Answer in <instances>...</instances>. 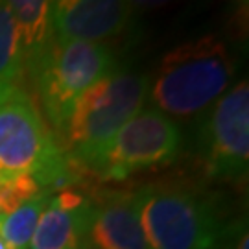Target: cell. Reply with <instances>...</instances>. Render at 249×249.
<instances>
[{"mask_svg": "<svg viewBox=\"0 0 249 249\" xmlns=\"http://www.w3.org/2000/svg\"><path fill=\"white\" fill-rule=\"evenodd\" d=\"M234 76L227 43L201 36L162 55L151 83V100L168 116H192L222 98Z\"/></svg>", "mask_w": 249, "mask_h": 249, "instance_id": "obj_1", "label": "cell"}, {"mask_svg": "<svg viewBox=\"0 0 249 249\" xmlns=\"http://www.w3.org/2000/svg\"><path fill=\"white\" fill-rule=\"evenodd\" d=\"M148 89L146 76L113 71L85 90L61 129L74 157L94 164L118 129L142 109Z\"/></svg>", "mask_w": 249, "mask_h": 249, "instance_id": "obj_2", "label": "cell"}, {"mask_svg": "<svg viewBox=\"0 0 249 249\" xmlns=\"http://www.w3.org/2000/svg\"><path fill=\"white\" fill-rule=\"evenodd\" d=\"M137 196L139 220L150 249H214L220 222L205 199L185 190L146 188Z\"/></svg>", "mask_w": 249, "mask_h": 249, "instance_id": "obj_3", "label": "cell"}, {"mask_svg": "<svg viewBox=\"0 0 249 249\" xmlns=\"http://www.w3.org/2000/svg\"><path fill=\"white\" fill-rule=\"evenodd\" d=\"M46 115L61 131L72 106L85 90L113 72V53L102 43L55 41L37 61Z\"/></svg>", "mask_w": 249, "mask_h": 249, "instance_id": "obj_4", "label": "cell"}, {"mask_svg": "<svg viewBox=\"0 0 249 249\" xmlns=\"http://www.w3.org/2000/svg\"><path fill=\"white\" fill-rule=\"evenodd\" d=\"M63 157L36 106L18 89L0 98V176H34L52 183Z\"/></svg>", "mask_w": 249, "mask_h": 249, "instance_id": "obj_5", "label": "cell"}, {"mask_svg": "<svg viewBox=\"0 0 249 249\" xmlns=\"http://www.w3.org/2000/svg\"><path fill=\"white\" fill-rule=\"evenodd\" d=\"M176 122L157 109H141L111 139L92 164L104 179L122 181L133 172L166 164L178 155Z\"/></svg>", "mask_w": 249, "mask_h": 249, "instance_id": "obj_6", "label": "cell"}, {"mask_svg": "<svg viewBox=\"0 0 249 249\" xmlns=\"http://www.w3.org/2000/svg\"><path fill=\"white\" fill-rule=\"evenodd\" d=\"M207 174L213 178H240L249 160V83L238 81L216 100L205 129Z\"/></svg>", "mask_w": 249, "mask_h": 249, "instance_id": "obj_7", "label": "cell"}, {"mask_svg": "<svg viewBox=\"0 0 249 249\" xmlns=\"http://www.w3.org/2000/svg\"><path fill=\"white\" fill-rule=\"evenodd\" d=\"M133 15V4L120 0H59L52 6L57 41L100 43L122 34Z\"/></svg>", "mask_w": 249, "mask_h": 249, "instance_id": "obj_8", "label": "cell"}, {"mask_svg": "<svg viewBox=\"0 0 249 249\" xmlns=\"http://www.w3.org/2000/svg\"><path fill=\"white\" fill-rule=\"evenodd\" d=\"M92 207L74 188H63L48 197L30 249H80L89 231Z\"/></svg>", "mask_w": 249, "mask_h": 249, "instance_id": "obj_9", "label": "cell"}, {"mask_svg": "<svg viewBox=\"0 0 249 249\" xmlns=\"http://www.w3.org/2000/svg\"><path fill=\"white\" fill-rule=\"evenodd\" d=\"M87 234L98 249H150L139 220L137 196L120 194L92 209Z\"/></svg>", "mask_w": 249, "mask_h": 249, "instance_id": "obj_10", "label": "cell"}, {"mask_svg": "<svg viewBox=\"0 0 249 249\" xmlns=\"http://www.w3.org/2000/svg\"><path fill=\"white\" fill-rule=\"evenodd\" d=\"M13 15L17 34L22 43L24 57L30 63H37L50 46L52 30V6L48 0H11L8 2Z\"/></svg>", "mask_w": 249, "mask_h": 249, "instance_id": "obj_11", "label": "cell"}, {"mask_svg": "<svg viewBox=\"0 0 249 249\" xmlns=\"http://www.w3.org/2000/svg\"><path fill=\"white\" fill-rule=\"evenodd\" d=\"M24 61L22 43L8 2H0V90L17 89Z\"/></svg>", "mask_w": 249, "mask_h": 249, "instance_id": "obj_12", "label": "cell"}, {"mask_svg": "<svg viewBox=\"0 0 249 249\" xmlns=\"http://www.w3.org/2000/svg\"><path fill=\"white\" fill-rule=\"evenodd\" d=\"M46 203L48 196L41 194L0 220V236L9 249H28Z\"/></svg>", "mask_w": 249, "mask_h": 249, "instance_id": "obj_13", "label": "cell"}, {"mask_svg": "<svg viewBox=\"0 0 249 249\" xmlns=\"http://www.w3.org/2000/svg\"><path fill=\"white\" fill-rule=\"evenodd\" d=\"M41 194L43 187L34 176H0V220Z\"/></svg>", "mask_w": 249, "mask_h": 249, "instance_id": "obj_14", "label": "cell"}, {"mask_svg": "<svg viewBox=\"0 0 249 249\" xmlns=\"http://www.w3.org/2000/svg\"><path fill=\"white\" fill-rule=\"evenodd\" d=\"M236 249H249V236H248V231L242 232L240 242H238V246H236Z\"/></svg>", "mask_w": 249, "mask_h": 249, "instance_id": "obj_15", "label": "cell"}, {"mask_svg": "<svg viewBox=\"0 0 249 249\" xmlns=\"http://www.w3.org/2000/svg\"><path fill=\"white\" fill-rule=\"evenodd\" d=\"M0 249H9L8 246H6V242H4V238L0 236Z\"/></svg>", "mask_w": 249, "mask_h": 249, "instance_id": "obj_16", "label": "cell"}, {"mask_svg": "<svg viewBox=\"0 0 249 249\" xmlns=\"http://www.w3.org/2000/svg\"><path fill=\"white\" fill-rule=\"evenodd\" d=\"M6 92H8V90H6ZM6 92H4V90H0V98H2V96H4V94H6Z\"/></svg>", "mask_w": 249, "mask_h": 249, "instance_id": "obj_17", "label": "cell"}]
</instances>
